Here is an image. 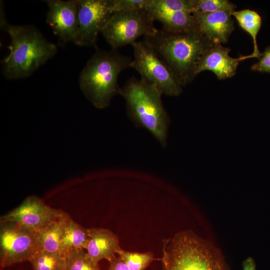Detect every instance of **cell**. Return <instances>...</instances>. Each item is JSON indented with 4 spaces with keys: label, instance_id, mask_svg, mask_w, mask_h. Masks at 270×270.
Here are the masks:
<instances>
[{
    "label": "cell",
    "instance_id": "7402d4cb",
    "mask_svg": "<svg viewBox=\"0 0 270 270\" xmlns=\"http://www.w3.org/2000/svg\"><path fill=\"white\" fill-rule=\"evenodd\" d=\"M146 10L164 12L186 11L191 13L194 11L192 0H150Z\"/></svg>",
    "mask_w": 270,
    "mask_h": 270
},
{
    "label": "cell",
    "instance_id": "603a6c76",
    "mask_svg": "<svg viewBox=\"0 0 270 270\" xmlns=\"http://www.w3.org/2000/svg\"><path fill=\"white\" fill-rule=\"evenodd\" d=\"M194 12H212L218 11L234 12L236 6L228 0H192Z\"/></svg>",
    "mask_w": 270,
    "mask_h": 270
},
{
    "label": "cell",
    "instance_id": "52a82bcc",
    "mask_svg": "<svg viewBox=\"0 0 270 270\" xmlns=\"http://www.w3.org/2000/svg\"><path fill=\"white\" fill-rule=\"evenodd\" d=\"M153 18L146 9L114 12L101 31L112 48L132 44L141 36L156 34Z\"/></svg>",
    "mask_w": 270,
    "mask_h": 270
},
{
    "label": "cell",
    "instance_id": "6da1fadb",
    "mask_svg": "<svg viewBox=\"0 0 270 270\" xmlns=\"http://www.w3.org/2000/svg\"><path fill=\"white\" fill-rule=\"evenodd\" d=\"M2 29L10 38V52L2 61V72L8 80H19L32 74L57 52L56 44L48 41L34 26L0 22Z\"/></svg>",
    "mask_w": 270,
    "mask_h": 270
},
{
    "label": "cell",
    "instance_id": "cb8c5ba5",
    "mask_svg": "<svg viewBox=\"0 0 270 270\" xmlns=\"http://www.w3.org/2000/svg\"><path fill=\"white\" fill-rule=\"evenodd\" d=\"M150 0H112L114 13L146 9Z\"/></svg>",
    "mask_w": 270,
    "mask_h": 270
},
{
    "label": "cell",
    "instance_id": "ba28073f",
    "mask_svg": "<svg viewBox=\"0 0 270 270\" xmlns=\"http://www.w3.org/2000/svg\"><path fill=\"white\" fill-rule=\"evenodd\" d=\"M38 251V232L16 222L0 220L1 266L30 261Z\"/></svg>",
    "mask_w": 270,
    "mask_h": 270
},
{
    "label": "cell",
    "instance_id": "5bb4252c",
    "mask_svg": "<svg viewBox=\"0 0 270 270\" xmlns=\"http://www.w3.org/2000/svg\"><path fill=\"white\" fill-rule=\"evenodd\" d=\"M89 239L85 250L96 262L102 260L110 262L122 249L118 236L112 231L102 228H88Z\"/></svg>",
    "mask_w": 270,
    "mask_h": 270
},
{
    "label": "cell",
    "instance_id": "d4e9b609",
    "mask_svg": "<svg viewBox=\"0 0 270 270\" xmlns=\"http://www.w3.org/2000/svg\"><path fill=\"white\" fill-rule=\"evenodd\" d=\"M250 68L253 71L270 73V46L266 48L258 61L252 64Z\"/></svg>",
    "mask_w": 270,
    "mask_h": 270
},
{
    "label": "cell",
    "instance_id": "5b68a950",
    "mask_svg": "<svg viewBox=\"0 0 270 270\" xmlns=\"http://www.w3.org/2000/svg\"><path fill=\"white\" fill-rule=\"evenodd\" d=\"M162 270H228L220 251L190 230L164 240Z\"/></svg>",
    "mask_w": 270,
    "mask_h": 270
},
{
    "label": "cell",
    "instance_id": "7c38bea8",
    "mask_svg": "<svg viewBox=\"0 0 270 270\" xmlns=\"http://www.w3.org/2000/svg\"><path fill=\"white\" fill-rule=\"evenodd\" d=\"M230 49L222 44H214L201 56L194 74V78L204 70L212 72L218 80L234 76L240 61L250 58V55L234 58L230 56Z\"/></svg>",
    "mask_w": 270,
    "mask_h": 270
},
{
    "label": "cell",
    "instance_id": "4fadbf2b",
    "mask_svg": "<svg viewBox=\"0 0 270 270\" xmlns=\"http://www.w3.org/2000/svg\"><path fill=\"white\" fill-rule=\"evenodd\" d=\"M230 11L192 12L202 34L213 44L226 43L234 30Z\"/></svg>",
    "mask_w": 270,
    "mask_h": 270
},
{
    "label": "cell",
    "instance_id": "44dd1931",
    "mask_svg": "<svg viewBox=\"0 0 270 270\" xmlns=\"http://www.w3.org/2000/svg\"><path fill=\"white\" fill-rule=\"evenodd\" d=\"M117 254L126 262L130 270H144L154 260L150 252H138L121 249Z\"/></svg>",
    "mask_w": 270,
    "mask_h": 270
},
{
    "label": "cell",
    "instance_id": "ac0fdd59",
    "mask_svg": "<svg viewBox=\"0 0 270 270\" xmlns=\"http://www.w3.org/2000/svg\"><path fill=\"white\" fill-rule=\"evenodd\" d=\"M239 26L246 32L252 38L254 44V51L250 54L251 58H258L262 56L258 48L256 37L262 26V18L256 11L244 9L232 12Z\"/></svg>",
    "mask_w": 270,
    "mask_h": 270
},
{
    "label": "cell",
    "instance_id": "277c9868",
    "mask_svg": "<svg viewBox=\"0 0 270 270\" xmlns=\"http://www.w3.org/2000/svg\"><path fill=\"white\" fill-rule=\"evenodd\" d=\"M120 95L126 101L127 116L135 126L148 130L166 148L170 118L160 90L142 78L133 77L121 88Z\"/></svg>",
    "mask_w": 270,
    "mask_h": 270
},
{
    "label": "cell",
    "instance_id": "e0dca14e",
    "mask_svg": "<svg viewBox=\"0 0 270 270\" xmlns=\"http://www.w3.org/2000/svg\"><path fill=\"white\" fill-rule=\"evenodd\" d=\"M68 214L52 222L38 232L39 251L60 254V244Z\"/></svg>",
    "mask_w": 270,
    "mask_h": 270
},
{
    "label": "cell",
    "instance_id": "9c48e42d",
    "mask_svg": "<svg viewBox=\"0 0 270 270\" xmlns=\"http://www.w3.org/2000/svg\"><path fill=\"white\" fill-rule=\"evenodd\" d=\"M78 26L74 44L96 46L100 32L114 14L112 0H77Z\"/></svg>",
    "mask_w": 270,
    "mask_h": 270
},
{
    "label": "cell",
    "instance_id": "3957f363",
    "mask_svg": "<svg viewBox=\"0 0 270 270\" xmlns=\"http://www.w3.org/2000/svg\"><path fill=\"white\" fill-rule=\"evenodd\" d=\"M96 51L81 71L78 82L86 98L96 108L108 107L112 99L120 95L121 88L118 83L120 73L131 68L132 58L117 50Z\"/></svg>",
    "mask_w": 270,
    "mask_h": 270
},
{
    "label": "cell",
    "instance_id": "484cf974",
    "mask_svg": "<svg viewBox=\"0 0 270 270\" xmlns=\"http://www.w3.org/2000/svg\"><path fill=\"white\" fill-rule=\"evenodd\" d=\"M108 270H130L126 262L120 256H116L110 262Z\"/></svg>",
    "mask_w": 270,
    "mask_h": 270
},
{
    "label": "cell",
    "instance_id": "ffe728a7",
    "mask_svg": "<svg viewBox=\"0 0 270 270\" xmlns=\"http://www.w3.org/2000/svg\"><path fill=\"white\" fill-rule=\"evenodd\" d=\"M65 257L66 270H100L98 263L94 262L84 249L72 250Z\"/></svg>",
    "mask_w": 270,
    "mask_h": 270
},
{
    "label": "cell",
    "instance_id": "d6986e66",
    "mask_svg": "<svg viewBox=\"0 0 270 270\" xmlns=\"http://www.w3.org/2000/svg\"><path fill=\"white\" fill-rule=\"evenodd\" d=\"M29 262L32 270H66V257L57 253L38 251Z\"/></svg>",
    "mask_w": 270,
    "mask_h": 270
},
{
    "label": "cell",
    "instance_id": "30bf717a",
    "mask_svg": "<svg viewBox=\"0 0 270 270\" xmlns=\"http://www.w3.org/2000/svg\"><path fill=\"white\" fill-rule=\"evenodd\" d=\"M65 212L46 204L36 196L26 198L18 207L0 218V220L17 222L38 232Z\"/></svg>",
    "mask_w": 270,
    "mask_h": 270
},
{
    "label": "cell",
    "instance_id": "7a4b0ae2",
    "mask_svg": "<svg viewBox=\"0 0 270 270\" xmlns=\"http://www.w3.org/2000/svg\"><path fill=\"white\" fill-rule=\"evenodd\" d=\"M144 39L152 45L182 87L193 80L201 56L214 44L200 30L172 32L162 29Z\"/></svg>",
    "mask_w": 270,
    "mask_h": 270
},
{
    "label": "cell",
    "instance_id": "4316f807",
    "mask_svg": "<svg viewBox=\"0 0 270 270\" xmlns=\"http://www.w3.org/2000/svg\"><path fill=\"white\" fill-rule=\"evenodd\" d=\"M243 270H256L254 260L252 257H248L242 262Z\"/></svg>",
    "mask_w": 270,
    "mask_h": 270
},
{
    "label": "cell",
    "instance_id": "8fae6325",
    "mask_svg": "<svg viewBox=\"0 0 270 270\" xmlns=\"http://www.w3.org/2000/svg\"><path fill=\"white\" fill-rule=\"evenodd\" d=\"M48 10L46 22L60 40L74 44L78 30V4L77 0H44Z\"/></svg>",
    "mask_w": 270,
    "mask_h": 270
},
{
    "label": "cell",
    "instance_id": "2e32d148",
    "mask_svg": "<svg viewBox=\"0 0 270 270\" xmlns=\"http://www.w3.org/2000/svg\"><path fill=\"white\" fill-rule=\"evenodd\" d=\"M89 239L88 228H84L67 215L60 244V254L66 256L70 250L84 249Z\"/></svg>",
    "mask_w": 270,
    "mask_h": 270
},
{
    "label": "cell",
    "instance_id": "8992f818",
    "mask_svg": "<svg viewBox=\"0 0 270 270\" xmlns=\"http://www.w3.org/2000/svg\"><path fill=\"white\" fill-rule=\"evenodd\" d=\"M132 46L134 58L131 68L140 74L142 78L156 86L162 95L176 96L182 93V87L146 40L136 41Z\"/></svg>",
    "mask_w": 270,
    "mask_h": 270
},
{
    "label": "cell",
    "instance_id": "9a60e30c",
    "mask_svg": "<svg viewBox=\"0 0 270 270\" xmlns=\"http://www.w3.org/2000/svg\"><path fill=\"white\" fill-rule=\"evenodd\" d=\"M146 10L154 20L160 22L163 26V29L167 32H181L200 30L196 20L191 12Z\"/></svg>",
    "mask_w": 270,
    "mask_h": 270
}]
</instances>
